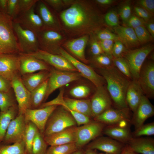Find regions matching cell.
<instances>
[{
    "label": "cell",
    "mask_w": 154,
    "mask_h": 154,
    "mask_svg": "<svg viewBox=\"0 0 154 154\" xmlns=\"http://www.w3.org/2000/svg\"><path fill=\"white\" fill-rule=\"evenodd\" d=\"M60 17L66 27L74 31L92 33L104 25L103 19L92 5L77 2L62 11Z\"/></svg>",
    "instance_id": "obj_1"
},
{
    "label": "cell",
    "mask_w": 154,
    "mask_h": 154,
    "mask_svg": "<svg viewBox=\"0 0 154 154\" xmlns=\"http://www.w3.org/2000/svg\"><path fill=\"white\" fill-rule=\"evenodd\" d=\"M101 75L107 83L106 88L111 98L119 108H128L125 100L127 90L131 80L114 66L100 68Z\"/></svg>",
    "instance_id": "obj_2"
},
{
    "label": "cell",
    "mask_w": 154,
    "mask_h": 154,
    "mask_svg": "<svg viewBox=\"0 0 154 154\" xmlns=\"http://www.w3.org/2000/svg\"><path fill=\"white\" fill-rule=\"evenodd\" d=\"M20 53L13 21L7 14L0 13V54Z\"/></svg>",
    "instance_id": "obj_3"
},
{
    "label": "cell",
    "mask_w": 154,
    "mask_h": 154,
    "mask_svg": "<svg viewBox=\"0 0 154 154\" xmlns=\"http://www.w3.org/2000/svg\"><path fill=\"white\" fill-rule=\"evenodd\" d=\"M76 122L70 113L62 107H57L49 117L43 136H48L75 126Z\"/></svg>",
    "instance_id": "obj_4"
},
{
    "label": "cell",
    "mask_w": 154,
    "mask_h": 154,
    "mask_svg": "<svg viewBox=\"0 0 154 154\" xmlns=\"http://www.w3.org/2000/svg\"><path fill=\"white\" fill-rule=\"evenodd\" d=\"M153 48V45H146L135 49L127 50L123 55V57L129 65L132 80H137L140 70L145 59Z\"/></svg>",
    "instance_id": "obj_5"
},
{
    "label": "cell",
    "mask_w": 154,
    "mask_h": 154,
    "mask_svg": "<svg viewBox=\"0 0 154 154\" xmlns=\"http://www.w3.org/2000/svg\"><path fill=\"white\" fill-rule=\"evenodd\" d=\"M13 27L20 53L30 54L39 50L38 40L36 33L13 22Z\"/></svg>",
    "instance_id": "obj_6"
},
{
    "label": "cell",
    "mask_w": 154,
    "mask_h": 154,
    "mask_svg": "<svg viewBox=\"0 0 154 154\" xmlns=\"http://www.w3.org/2000/svg\"><path fill=\"white\" fill-rule=\"evenodd\" d=\"M82 76L78 72L61 71L52 67L50 70L44 102L56 90L70 82L79 80Z\"/></svg>",
    "instance_id": "obj_7"
},
{
    "label": "cell",
    "mask_w": 154,
    "mask_h": 154,
    "mask_svg": "<svg viewBox=\"0 0 154 154\" xmlns=\"http://www.w3.org/2000/svg\"><path fill=\"white\" fill-rule=\"evenodd\" d=\"M58 52L72 64L82 76L89 80L96 88L104 85L105 82L104 78L92 67L78 60L62 48H59Z\"/></svg>",
    "instance_id": "obj_8"
},
{
    "label": "cell",
    "mask_w": 154,
    "mask_h": 154,
    "mask_svg": "<svg viewBox=\"0 0 154 154\" xmlns=\"http://www.w3.org/2000/svg\"><path fill=\"white\" fill-rule=\"evenodd\" d=\"M104 125L95 121L77 127L75 143L78 148L79 149L100 135L104 129Z\"/></svg>",
    "instance_id": "obj_9"
},
{
    "label": "cell",
    "mask_w": 154,
    "mask_h": 154,
    "mask_svg": "<svg viewBox=\"0 0 154 154\" xmlns=\"http://www.w3.org/2000/svg\"><path fill=\"white\" fill-rule=\"evenodd\" d=\"M58 106L53 105L40 108L27 109L24 114L25 121L34 123L43 136L48 120Z\"/></svg>",
    "instance_id": "obj_10"
},
{
    "label": "cell",
    "mask_w": 154,
    "mask_h": 154,
    "mask_svg": "<svg viewBox=\"0 0 154 154\" xmlns=\"http://www.w3.org/2000/svg\"><path fill=\"white\" fill-rule=\"evenodd\" d=\"M27 54L44 61L57 70L63 71L78 72L66 59L60 55L51 53L40 49L35 52Z\"/></svg>",
    "instance_id": "obj_11"
},
{
    "label": "cell",
    "mask_w": 154,
    "mask_h": 154,
    "mask_svg": "<svg viewBox=\"0 0 154 154\" xmlns=\"http://www.w3.org/2000/svg\"><path fill=\"white\" fill-rule=\"evenodd\" d=\"M26 124L24 114H18L10 122L1 142L11 144L24 140Z\"/></svg>",
    "instance_id": "obj_12"
},
{
    "label": "cell",
    "mask_w": 154,
    "mask_h": 154,
    "mask_svg": "<svg viewBox=\"0 0 154 154\" xmlns=\"http://www.w3.org/2000/svg\"><path fill=\"white\" fill-rule=\"evenodd\" d=\"M138 82L144 94L148 98L154 97V63L151 61L143 64L139 72Z\"/></svg>",
    "instance_id": "obj_13"
},
{
    "label": "cell",
    "mask_w": 154,
    "mask_h": 154,
    "mask_svg": "<svg viewBox=\"0 0 154 154\" xmlns=\"http://www.w3.org/2000/svg\"><path fill=\"white\" fill-rule=\"evenodd\" d=\"M93 117H94L111 108L112 99L106 87L104 85L96 88L90 100Z\"/></svg>",
    "instance_id": "obj_14"
},
{
    "label": "cell",
    "mask_w": 154,
    "mask_h": 154,
    "mask_svg": "<svg viewBox=\"0 0 154 154\" xmlns=\"http://www.w3.org/2000/svg\"><path fill=\"white\" fill-rule=\"evenodd\" d=\"M19 54H0V75L10 81L20 74Z\"/></svg>",
    "instance_id": "obj_15"
},
{
    "label": "cell",
    "mask_w": 154,
    "mask_h": 154,
    "mask_svg": "<svg viewBox=\"0 0 154 154\" xmlns=\"http://www.w3.org/2000/svg\"><path fill=\"white\" fill-rule=\"evenodd\" d=\"M37 35L39 49L54 54L58 52V45L62 37L57 31L43 29Z\"/></svg>",
    "instance_id": "obj_16"
},
{
    "label": "cell",
    "mask_w": 154,
    "mask_h": 154,
    "mask_svg": "<svg viewBox=\"0 0 154 154\" xmlns=\"http://www.w3.org/2000/svg\"><path fill=\"white\" fill-rule=\"evenodd\" d=\"M21 76L19 74L15 77L11 84L18 107V114H24L26 109H30L31 92L22 83Z\"/></svg>",
    "instance_id": "obj_17"
},
{
    "label": "cell",
    "mask_w": 154,
    "mask_h": 154,
    "mask_svg": "<svg viewBox=\"0 0 154 154\" xmlns=\"http://www.w3.org/2000/svg\"><path fill=\"white\" fill-rule=\"evenodd\" d=\"M19 73L21 75L38 71H50L53 67L41 60L27 54H19Z\"/></svg>",
    "instance_id": "obj_18"
},
{
    "label": "cell",
    "mask_w": 154,
    "mask_h": 154,
    "mask_svg": "<svg viewBox=\"0 0 154 154\" xmlns=\"http://www.w3.org/2000/svg\"><path fill=\"white\" fill-rule=\"evenodd\" d=\"M35 6L28 11L19 15L13 21L37 34L44 29L41 19L35 12Z\"/></svg>",
    "instance_id": "obj_19"
},
{
    "label": "cell",
    "mask_w": 154,
    "mask_h": 154,
    "mask_svg": "<svg viewBox=\"0 0 154 154\" xmlns=\"http://www.w3.org/2000/svg\"><path fill=\"white\" fill-rule=\"evenodd\" d=\"M123 143L110 137L96 139L87 146L88 150L97 149L108 154H120L124 147Z\"/></svg>",
    "instance_id": "obj_20"
},
{
    "label": "cell",
    "mask_w": 154,
    "mask_h": 154,
    "mask_svg": "<svg viewBox=\"0 0 154 154\" xmlns=\"http://www.w3.org/2000/svg\"><path fill=\"white\" fill-rule=\"evenodd\" d=\"M94 118L96 121L109 125H117L123 120L130 121L128 108L115 109L111 107Z\"/></svg>",
    "instance_id": "obj_21"
},
{
    "label": "cell",
    "mask_w": 154,
    "mask_h": 154,
    "mask_svg": "<svg viewBox=\"0 0 154 154\" xmlns=\"http://www.w3.org/2000/svg\"><path fill=\"white\" fill-rule=\"evenodd\" d=\"M154 114V108L148 98L143 96L141 102L133 114L131 120L135 130L144 124L145 121Z\"/></svg>",
    "instance_id": "obj_22"
},
{
    "label": "cell",
    "mask_w": 154,
    "mask_h": 154,
    "mask_svg": "<svg viewBox=\"0 0 154 154\" xmlns=\"http://www.w3.org/2000/svg\"><path fill=\"white\" fill-rule=\"evenodd\" d=\"M77 127H71L59 132L44 137L47 144L51 146L75 143Z\"/></svg>",
    "instance_id": "obj_23"
},
{
    "label": "cell",
    "mask_w": 154,
    "mask_h": 154,
    "mask_svg": "<svg viewBox=\"0 0 154 154\" xmlns=\"http://www.w3.org/2000/svg\"><path fill=\"white\" fill-rule=\"evenodd\" d=\"M35 11L42 20L44 29L57 31V23L56 17L44 1L38 0L35 5Z\"/></svg>",
    "instance_id": "obj_24"
},
{
    "label": "cell",
    "mask_w": 154,
    "mask_h": 154,
    "mask_svg": "<svg viewBox=\"0 0 154 154\" xmlns=\"http://www.w3.org/2000/svg\"><path fill=\"white\" fill-rule=\"evenodd\" d=\"M143 95L137 80H131L126 92L125 100L128 107L133 112L138 107Z\"/></svg>",
    "instance_id": "obj_25"
},
{
    "label": "cell",
    "mask_w": 154,
    "mask_h": 154,
    "mask_svg": "<svg viewBox=\"0 0 154 154\" xmlns=\"http://www.w3.org/2000/svg\"><path fill=\"white\" fill-rule=\"evenodd\" d=\"M114 29L119 40L127 49L139 46L140 44L133 28L119 25L114 27Z\"/></svg>",
    "instance_id": "obj_26"
},
{
    "label": "cell",
    "mask_w": 154,
    "mask_h": 154,
    "mask_svg": "<svg viewBox=\"0 0 154 154\" xmlns=\"http://www.w3.org/2000/svg\"><path fill=\"white\" fill-rule=\"evenodd\" d=\"M127 143L137 154H154V140L153 138L132 137Z\"/></svg>",
    "instance_id": "obj_27"
},
{
    "label": "cell",
    "mask_w": 154,
    "mask_h": 154,
    "mask_svg": "<svg viewBox=\"0 0 154 154\" xmlns=\"http://www.w3.org/2000/svg\"><path fill=\"white\" fill-rule=\"evenodd\" d=\"M50 71L41 70L35 73L21 75L22 82L31 92L44 82L48 79Z\"/></svg>",
    "instance_id": "obj_28"
},
{
    "label": "cell",
    "mask_w": 154,
    "mask_h": 154,
    "mask_svg": "<svg viewBox=\"0 0 154 154\" xmlns=\"http://www.w3.org/2000/svg\"><path fill=\"white\" fill-rule=\"evenodd\" d=\"M88 40V36L83 35L67 42L66 46L68 49L77 58L83 62L87 63L85 55V49Z\"/></svg>",
    "instance_id": "obj_29"
},
{
    "label": "cell",
    "mask_w": 154,
    "mask_h": 154,
    "mask_svg": "<svg viewBox=\"0 0 154 154\" xmlns=\"http://www.w3.org/2000/svg\"><path fill=\"white\" fill-rule=\"evenodd\" d=\"M110 125L104 130V133L116 140L123 143H127L133 137L127 127H122L117 125Z\"/></svg>",
    "instance_id": "obj_30"
},
{
    "label": "cell",
    "mask_w": 154,
    "mask_h": 154,
    "mask_svg": "<svg viewBox=\"0 0 154 154\" xmlns=\"http://www.w3.org/2000/svg\"><path fill=\"white\" fill-rule=\"evenodd\" d=\"M18 105L4 111H0V143L2 142L11 121L18 115Z\"/></svg>",
    "instance_id": "obj_31"
},
{
    "label": "cell",
    "mask_w": 154,
    "mask_h": 154,
    "mask_svg": "<svg viewBox=\"0 0 154 154\" xmlns=\"http://www.w3.org/2000/svg\"><path fill=\"white\" fill-rule=\"evenodd\" d=\"M48 80L44 82L31 92L30 109L38 108L44 102Z\"/></svg>",
    "instance_id": "obj_32"
},
{
    "label": "cell",
    "mask_w": 154,
    "mask_h": 154,
    "mask_svg": "<svg viewBox=\"0 0 154 154\" xmlns=\"http://www.w3.org/2000/svg\"><path fill=\"white\" fill-rule=\"evenodd\" d=\"M26 128L24 138L27 154H31L33 143L35 136L39 131L36 126L31 121L26 122Z\"/></svg>",
    "instance_id": "obj_33"
},
{
    "label": "cell",
    "mask_w": 154,
    "mask_h": 154,
    "mask_svg": "<svg viewBox=\"0 0 154 154\" xmlns=\"http://www.w3.org/2000/svg\"><path fill=\"white\" fill-rule=\"evenodd\" d=\"M0 154H27L24 140L11 144L0 143Z\"/></svg>",
    "instance_id": "obj_34"
},
{
    "label": "cell",
    "mask_w": 154,
    "mask_h": 154,
    "mask_svg": "<svg viewBox=\"0 0 154 154\" xmlns=\"http://www.w3.org/2000/svg\"><path fill=\"white\" fill-rule=\"evenodd\" d=\"M18 105L14 91L12 89L8 92L0 91V110L4 111Z\"/></svg>",
    "instance_id": "obj_35"
},
{
    "label": "cell",
    "mask_w": 154,
    "mask_h": 154,
    "mask_svg": "<svg viewBox=\"0 0 154 154\" xmlns=\"http://www.w3.org/2000/svg\"><path fill=\"white\" fill-rule=\"evenodd\" d=\"M78 149L75 143L50 146L47 149V154H71Z\"/></svg>",
    "instance_id": "obj_36"
},
{
    "label": "cell",
    "mask_w": 154,
    "mask_h": 154,
    "mask_svg": "<svg viewBox=\"0 0 154 154\" xmlns=\"http://www.w3.org/2000/svg\"><path fill=\"white\" fill-rule=\"evenodd\" d=\"M47 144L43 136L39 131L34 138L32 148L31 154H46Z\"/></svg>",
    "instance_id": "obj_37"
},
{
    "label": "cell",
    "mask_w": 154,
    "mask_h": 154,
    "mask_svg": "<svg viewBox=\"0 0 154 154\" xmlns=\"http://www.w3.org/2000/svg\"><path fill=\"white\" fill-rule=\"evenodd\" d=\"M113 65L123 75L130 80H132L129 65L125 58L123 57L113 59Z\"/></svg>",
    "instance_id": "obj_38"
},
{
    "label": "cell",
    "mask_w": 154,
    "mask_h": 154,
    "mask_svg": "<svg viewBox=\"0 0 154 154\" xmlns=\"http://www.w3.org/2000/svg\"><path fill=\"white\" fill-rule=\"evenodd\" d=\"M91 89L85 85H80L76 86L71 89L70 94L77 98H83L88 97L90 94Z\"/></svg>",
    "instance_id": "obj_39"
},
{
    "label": "cell",
    "mask_w": 154,
    "mask_h": 154,
    "mask_svg": "<svg viewBox=\"0 0 154 154\" xmlns=\"http://www.w3.org/2000/svg\"><path fill=\"white\" fill-rule=\"evenodd\" d=\"M154 134V123L143 124L137 129L132 134L133 137H140L143 135L150 136Z\"/></svg>",
    "instance_id": "obj_40"
},
{
    "label": "cell",
    "mask_w": 154,
    "mask_h": 154,
    "mask_svg": "<svg viewBox=\"0 0 154 154\" xmlns=\"http://www.w3.org/2000/svg\"><path fill=\"white\" fill-rule=\"evenodd\" d=\"M140 44H145L151 41L152 36L144 26L138 27L134 29Z\"/></svg>",
    "instance_id": "obj_41"
},
{
    "label": "cell",
    "mask_w": 154,
    "mask_h": 154,
    "mask_svg": "<svg viewBox=\"0 0 154 154\" xmlns=\"http://www.w3.org/2000/svg\"><path fill=\"white\" fill-rule=\"evenodd\" d=\"M19 0H7V14L13 21L19 15Z\"/></svg>",
    "instance_id": "obj_42"
},
{
    "label": "cell",
    "mask_w": 154,
    "mask_h": 154,
    "mask_svg": "<svg viewBox=\"0 0 154 154\" xmlns=\"http://www.w3.org/2000/svg\"><path fill=\"white\" fill-rule=\"evenodd\" d=\"M113 58L104 53L95 56L94 60L100 68H105L113 65Z\"/></svg>",
    "instance_id": "obj_43"
},
{
    "label": "cell",
    "mask_w": 154,
    "mask_h": 154,
    "mask_svg": "<svg viewBox=\"0 0 154 154\" xmlns=\"http://www.w3.org/2000/svg\"><path fill=\"white\" fill-rule=\"evenodd\" d=\"M125 46L119 40L114 41L112 52L113 58H116L123 56L127 50Z\"/></svg>",
    "instance_id": "obj_44"
},
{
    "label": "cell",
    "mask_w": 154,
    "mask_h": 154,
    "mask_svg": "<svg viewBox=\"0 0 154 154\" xmlns=\"http://www.w3.org/2000/svg\"><path fill=\"white\" fill-rule=\"evenodd\" d=\"M38 1V0H19V15L29 11Z\"/></svg>",
    "instance_id": "obj_45"
},
{
    "label": "cell",
    "mask_w": 154,
    "mask_h": 154,
    "mask_svg": "<svg viewBox=\"0 0 154 154\" xmlns=\"http://www.w3.org/2000/svg\"><path fill=\"white\" fill-rule=\"evenodd\" d=\"M104 20L106 23L109 26L114 27L119 25V19L118 15L114 11L108 12L105 16Z\"/></svg>",
    "instance_id": "obj_46"
},
{
    "label": "cell",
    "mask_w": 154,
    "mask_h": 154,
    "mask_svg": "<svg viewBox=\"0 0 154 154\" xmlns=\"http://www.w3.org/2000/svg\"><path fill=\"white\" fill-rule=\"evenodd\" d=\"M97 36L100 40H110L114 41L119 40L117 35L107 29L100 31L98 32Z\"/></svg>",
    "instance_id": "obj_47"
},
{
    "label": "cell",
    "mask_w": 154,
    "mask_h": 154,
    "mask_svg": "<svg viewBox=\"0 0 154 154\" xmlns=\"http://www.w3.org/2000/svg\"><path fill=\"white\" fill-rule=\"evenodd\" d=\"M127 26L134 29L141 26H144L146 22L143 19L135 15L131 16L125 22Z\"/></svg>",
    "instance_id": "obj_48"
},
{
    "label": "cell",
    "mask_w": 154,
    "mask_h": 154,
    "mask_svg": "<svg viewBox=\"0 0 154 154\" xmlns=\"http://www.w3.org/2000/svg\"><path fill=\"white\" fill-rule=\"evenodd\" d=\"M114 41L108 40H100V42L104 53L110 56H112V52Z\"/></svg>",
    "instance_id": "obj_49"
},
{
    "label": "cell",
    "mask_w": 154,
    "mask_h": 154,
    "mask_svg": "<svg viewBox=\"0 0 154 154\" xmlns=\"http://www.w3.org/2000/svg\"><path fill=\"white\" fill-rule=\"evenodd\" d=\"M134 9L137 16L143 19L145 22L151 19L152 15L143 8L136 6L134 7Z\"/></svg>",
    "instance_id": "obj_50"
},
{
    "label": "cell",
    "mask_w": 154,
    "mask_h": 154,
    "mask_svg": "<svg viewBox=\"0 0 154 154\" xmlns=\"http://www.w3.org/2000/svg\"><path fill=\"white\" fill-rule=\"evenodd\" d=\"M131 9L128 4L124 5L119 11V15L123 21L125 23L131 16Z\"/></svg>",
    "instance_id": "obj_51"
},
{
    "label": "cell",
    "mask_w": 154,
    "mask_h": 154,
    "mask_svg": "<svg viewBox=\"0 0 154 154\" xmlns=\"http://www.w3.org/2000/svg\"><path fill=\"white\" fill-rule=\"evenodd\" d=\"M139 4L142 7L146 10L152 15L154 12V0H141L138 1Z\"/></svg>",
    "instance_id": "obj_52"
},
{
    "label": "cell",
    "mask_w": 154,
    "mask_h": 154,
    "mask_svg": "<svg viewBox=\"0 0 154 154\" xmlns=\"http://www.w3.org/2000/svg\"><path fill=\"white\" fill-rule=\"evenodd\" d=\"M12 89L11 81L0 75V91L8 92Z\"/></svg>",
    "instance_id": "obj_53"
},
{
    "label": "cell",
    "mask_w": 154,
    "mask_h": 154,
    "mask_svg": "<svg viewBox=\"0 0 154 154\" xmlns=\"http://www.w3.org/2000/svg\"><path fill=\"white\" fill-rule=\"evenodd\" d=\"M91 51L94 56L104 54L100 43L95 40L93 41L91 44Z\"/></svg>",
    "instance_id": "obj_54"
},
{
    "label": "cell",
    "mask_w": 154,
    "mask_h": 154,
    "mask_svg": "<svg viewBox=\"0 0 154 154\" xmlns=\"http://www.w3.org/2000/svg\"><path fill=\"white\" fill-rule=\"evenodd\" d=\"M44 1L47 4L54 8H57L60 5L62 1L59 0H46Z\"/></svg>",
    "instance_id": "obj_55"
},
{
    "label": "cell",
    "mask_w": 154,
    "mask_h": 154,
    "mask_svg": "<svg viewBox=\"0 0 154 154\" xmlns=\"http://www.w3.org/2000/svg\"><path fill=\"white\" fill-rule=\"evenodd\" d=\"M145 25L147 28V30L152 36V38L154 37V23L153 21H150L146 23Z\"/></svg>",
    "instance_id": "obj_56"
},
{
    "label": "cell",
    "mask_w": 154,
    "mask_h": 154,
    "mask_svg": "<svg viewBox=\"0 0 154 154\" xmlns=\"http://www.w3.org/2000/svg\"><path fill=\"white\" fill-rule=\"evenodd\" d=\"M7 0H0V13L7 14Z\"/></svg>",
    "instance_id": "obj_57"
},
{
    "label": "cell",
    "mask_w": 154,
    "mask_h": 154,
    "mask_svg": "<svg viewBox=\"0 0 154 154\" xmlns=\"http://www.w3.org/2000/svg\"><path fill=\"white\" fill-rule=\"evenodd\" d=\"M120 154H138L134 151L128 145L124 146Z\"/></svg>",
    "instance_id": "obj_58"
},
{
    "label": "cell",
    "mask_w": 154,
    "mask_h": 154,
    "mask_svg": "<svg viewBox=\"0 0 154 154\" xmlns=\"http://www.w3.org/2000/svg\"><path fill=\"white\" fill-rule=\"evenodd\" d=\"M96 2L102 5H107L112 3L113 1L112 0H97Z\"/></svg>",
    "instance_id": "obj_59"
},
{
    "label": "cell",
    "mask_w": 154,
    "mask_h": 154,
    "mask_svg": "<svg viewBox=\"0 0 154 154\" xmlns=\"http://www.w3.org/2000/svg\"><path fill=\"white\" fill-rule=\"evenodd\" d=\"M71 154H83V153L82 151L78 149Z\"/></svg>",
    "instance_id": "obj_60"
},
{
    "label": "cell",
    "mask_w": 154,
    "mask_h": 154,
    "mask_svg": "<svg viewBox=\"0 0 154 154\" xmlns=\"http://www.w3.org/2000/svg\"><path fill=\"white\" fill-rule=\"evenodd\" d=\"M86 154H97L96 153L92 151V150H88Z\"/></svg>",
    "instance_id": "obj_61"
},
{
    "label": "cell",
    "mask_w": 154,
    "mask_h": 154,
    "mask_svg": "<svg viewBox=\"0 0 154 154\" xmlns=\"http://www.w3.org/2000/svg\"><path fill=\"white\" fill-rule=\"evenodd\" d=\"M108 154V153H102V154Z\"/></svg>",
    "instance_id": "obj_62"
},
{
    "label": "cell",
    "mask_w": 154,
    "mask_h": 154,
    "mask_svg": "<svg viewBox=\"0 0 154 154\" xmlns=\"http://www.w3.org/2000/svg\"><path fill=\"white\" fill-rule=\"evenodd\" d=\"M46 154H47V153H46Z\"/></svg>",
    "instance_id": "obj_63"
}]
</instances>
